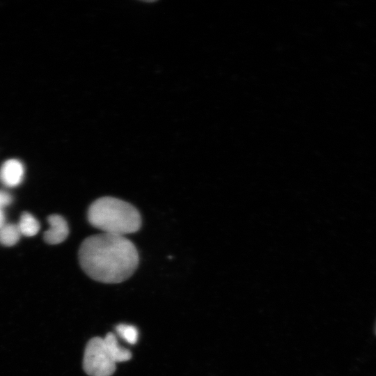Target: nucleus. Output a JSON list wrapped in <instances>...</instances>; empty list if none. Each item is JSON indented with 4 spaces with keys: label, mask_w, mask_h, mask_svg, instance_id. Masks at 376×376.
Returning <instances> with one entry per match:
<instances>
[{
    "label": "nucleus",
    "mask_w": 376,
    "mask_h": 376,
    "mask_svg": "<svg viewBox=\"0 0 376 376\" xmlns=\"http://www.w3.org/2000/svg\"><path fill=\"white\" fill-rule=\"evenodd\" d=\"M49 228L45 233L44 239L49 244H58L63 242L69 234V228L66 220L59 214H52L47 219Z\"/></svg>",
    "instance_id": "nucleus-4"
},
{
    "label": "nucleus",
    "mask_w": 376,
    "mask_h": 376,
    "mask_svg": "<svg viewBox=\"0 0 376 376\" xmlns=\"http://www.w3.org/2000/svg\"><path fill=\"white\" fill-rule=\"evenodd\" d=\"M375 334H376V327H375Z\"/></svg>",
    "instance_id": "nucleus-12"
},
{
    "label": "nucleus",
    "mask_w": 376,
    "mask_h": 376,
    "mask_svg": "<svg viewBox=\"0 0 376 376\" xmlns=\"http://www.w3.org/2000/svg\"><path fill=\"white\" fill-rule=\"evenodd\" d=\"M115 362L104 338L94 337L85 347L83 368L89 376H111L116 370Z\"/></svg>",
    "instance_id": "nucleus-3"
},
{
    "label": "nucleus",
    "mask_w": 376,
    "mask_h": 376,
    "mask_svg": "<svg viewBox=\"0 0 376 376\" xmlns=\"http://www.w3.org/2000/svg\"><path fill=\"white\" fill-rule=\"evenodd\" d=\"M12 198L7 192L0 191V208L11 203Z\"/></svg>",
    "instance_id": "nucleus-10"
},
{
    "label": "nucleus",
    "mask_w": 376,
    "mask_h": 376,
    "mask_svg": "<svg viewBox=\"0 0 376 376\" xmlns=\"http://www.w3.org/2000/svg\"><path fill=\"white\" fill-rule=\"evenodd\" d=\"M103 338L116 363L127 361L132 358L130 351L119 345L114 334L108 333Z\"/></svg>",
    "instance_id": "nucleus-6"
},
{
    "label": "nucleus",
    "mask_w": 376,
    "mask_h": 376,
    "mask_svg": "<svg viewBox=\"0 0 376 376\" xmlns=\"http://www.w3.org/2000/svg\"><path fill=\"white\" fill-rule=\"evenodd\" d=\"M21 235L31 237L37 234L40 229L38 220L30 213L24 212L17 225Z\"/></svg>",
    "instance_id": "nucleus-7"
},
{
    "label": "nucleus",
    "mask_w": 376,
    "mask_h": 376,
    "mask_svg": "<svg viewBox=\"0 0 376 376\" xmlns=\"http://www.w3.org/2000/svg\"><path fill=\"white\" fill-rule=\"evenodd\" d=\"M21 233L17 225L3 224L0 228V244L13 246L19 240Z\"/></svg>",
    "instance_id": "nucleus-8"
},
{
    "label": "nucleus",
    "mask_w": 376,
    "mask_h": 376,
    "mask_svg": "<svg viewBox=\"0 0 376 376\" xmlns=\"http://www.w3.org/2000/svg\"><path fill=\"white\" fill-rule=\"evenodd\" d=\"M88 223L103 233L124 236L140 230L142 219L131 203L112 196L95 200L87 211Z\"/></svg>",
    "instance_id": "nucleus-2"
},
{
    "label": "nucleus",
    "mask_w": 376,
    "mask_h": 376,
    "mask_svg": "<svg viewBox=\"0 0 376 376\" xmlns=\"http://www.w3.org/2000/svg\"><path fill=\"white\" fill-rule=\"evenodd\" d=\"M79 265L92 279L118 283L136 271L139 256L134 243L125 236L99 233L83 240L79 251Z\"/></svg>",
    "instance_id": "nucleus-1"
},
{
    "label": "nucleus",
    "mask_w": 376,
    "mask_h": 376,
    "mask_svg": "<svg viewBox=\"0 0 376 376\" xmlns=\"http://www.w3.org/2000/svg\"><path fill=\"white\" fill-rule=\"evenodd\" d=\"M116 331L123 340L131 345H134L138 340L139 331L133 325L120 324L116 326Z\"/></svg>",
    "instance_id": "nucleus-9"
},
{
    "label": "nucleus",
    "mask_w": 376,
    "mask_h": 376,
    "mask_svg": "<svg viewBox=\"0 0 376 376\" xmlns=\"http://www.w3.org/2000/svg\"><path fill=\"white\" fill-rule=\"evenodd\" d=\"M4 224V215L0 208V228Z\"/></svg>",
    "instance_id": "nucleus-11"
},
{
    "label": "nucleus",
    "mask_w": 376,
    "mask_h": 376,
    "mask_svg": "<svg viewBox=\"0 0 376 376\" xmlns=\"http://www.w3.org/2000/svg\"><path fill=\"white\" fill-rule=\"evenodd\" d=\"M24 174L22 163L16 159H10L6 160L0 168V181L8 187H14L22 182Z\"/></svg>",
    "instance_id": "nucleus-5"
}]
</instances>
